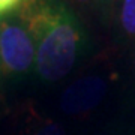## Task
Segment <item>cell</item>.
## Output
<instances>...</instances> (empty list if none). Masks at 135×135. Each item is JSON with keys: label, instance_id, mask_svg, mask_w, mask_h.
Wrapping results in <instances>:
<instances>
[{"label": "cell", "instance_id": "1", "mask_svg": "<svg viewBox=\"0 0 135 135\" xmlns=\"http://www.w3.org/2000/svg\"><path fill=\"white\" fill-rule=\"evenodd\" d=\"M20 23L36 45V69L45 81H59L72 71L84 44L77 15L63 0H26Z\"/></svg>", "mask_w": 135, "mask_h": 135}, {"label": "cell", "instance_id": "2", "mask_svg": "<svg viewBox=\"0 0 135 135\" xmlns=\"http://www.w3.org/2000/svg\"><path fill=\"white\" fill-rule=\"evenodd\" d=\"M36 63V45L21 23L0 21V74L23 75Z\"/></svg>", "mask_w": 135, "mask_h": 135}, {"label": "cell", "instance_id": "3", "mask_svg": "<svg viewBox=\"0 0 135 135\" xmlns=\"http://www.w3.org/2000/svg\"><path fill=\"white\" fill-rule=\"evenodd\" d=\"M108 83L102 75H84L68 87L60 99V107L68 114H83L93 110L104 99Z\"/></svg>", "mask_w": 135, "mask_h": 135}, {"label": "cell", "instance_id": "4", "mask_svg": "<svg viewBox=\"0 0 135 135\" xmlns=\"http://www.w3.org/2000/svg\"><path fill=\"white\" fill-rule=\"evenodd\" d=\"M116 20L122 35L135 39V0H116Z\"/></svg>", "mask_w": 135, "mask_h": 135}, {"label": "cell", "instance_id": "5", "mask_svg": "<svg viewBox=\"0 0 135 135\" xmlns=\"http://www.w3.org/2000/svg\"><path fill=\"white\" fill-rule=\"evenodd\" d=\"M24 2L26 0H0V18L11 15L12 12H18Z\"/></svg>", "mask_w": 135, "mask_h": 135}, {"label": "cell", "instance_id": "6", "mask_svg": "<svg viewBox=\"0 0 135 135\" xmlns=\"http://www.w3.org/2000/svg\"><path fill=\"white\" fill-rule=\"evenodd\" d=\"M71 2L80 6H86V8H101V9H105L107 6L114 5V0H71Z\"/></svg>", "mask_w": 135, "mask_h": 135}, {"label": "cell", "instance_id": "7", "mask_svg": "<svg viewBox=\"0 0 135 135\" xmlns=\"http://www.w3.org/2000/svg\"><path fill=\"white\" fill-rule=\"evenodd\" d=\"M35 135H65L60 128H59L56 123H51V122H45L38 131H36V134Z\"/></svg>", "mask_w": 135, "mask_h": 135}, {"label": "cell", "instance_id": "8", "mask_svg": "<svg viewBox=\"0 0 135 135\" xmlns=\"http://www.w3.org/2000/svg\"><path fill=\"white\" fill-rule=\"evenodd\" d=\"M134 68H135V56H134Z\"/></svg>", "mask_w": 135, "mask_h": 135}, {"label": "cell", "instance_id": "9", "mask_svg": "<svg viewBox=\"0 0 135 135\" xmlns=\"http://www.w3.org/2000/svg\"><path fill=\"white\" fill-rule=\"evenodd\" d=\"M114 2H116V0H114Z\"/></svg>", "mask_w": 135, "mask_h": 135}]
</instances>
